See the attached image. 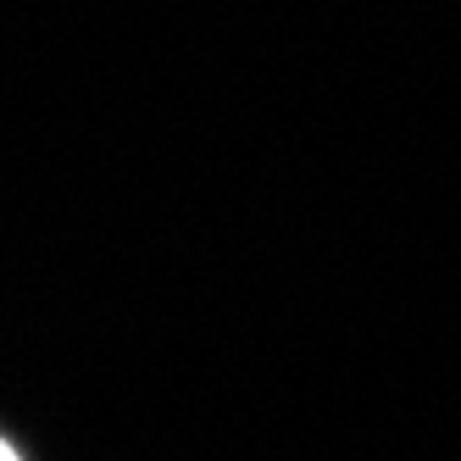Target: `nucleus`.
I'll return each mask as SVG.
<instances>
[{
	"mask_svg": "<svg viewBox=\"0 0 461 461\" xmlns=\"http://www.w3.org/2000/svg\"><path fill=\"white\" fill-rule=\"evenodd\" d=\"M0 461H17V450H12V445H6V439H0Z\"/></svg>",
	"mask_w": 461,
	"mask_h": 461,
	"instance_id": "f257e3e1",
	"label": "nucleus"
}]
</instances>
